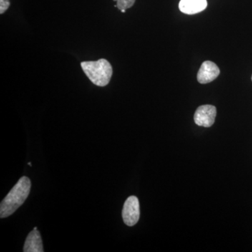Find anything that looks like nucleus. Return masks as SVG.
<instances>
[{
  "instance_id": "1",
  "label": "nucleus",
  "mask_w": 252,
  "mask_h": 252,
  "mask_svg": "<svg viewBox=\"0 0 252 252\" xmlns=\"http://www.w3.org/2000/svg\"><path fill=\"white\" fill-rule=\"evenodd\" d=\"M31 182L27 177L18 180L0 205V217L6 218L11 216L24 203L31 192Z\"/></svg>"
},
{
  "instance_id": "2",
  "label": "nucleus",
  "mask_w": 252,
  "mask_h": 252,
  "mask_svg": "<svg viewBox=\"0 0 252 252\" xmlns=\"http://www.w3.org/2000/svg\"><path fill=\"white\" fill-rule=\"evenodd\" d=\"M81 68L86 75L94 85L104 87L108 85L112 78V65L106 59L97 61H85L81 63Z\"/></svg>"
},
{
  "instance_id": "3",
  "label": "nucleus",
  "mask_w": 252,
  "mask_h": 252,
  "mask_svg": "<svg viewBox=\"0 0 252 252\" xmlns=\"http://www.w3.org/2000/svg\"><path fill=\"white\" fill-rule=\"evenodd\" d=\"M140 216V203L138 198L132 195L124 203L122 211L123 220L126 225L132 226L137 223Z\"/></svg>"
},
{
  "instance_id": "4",
  "label": "nucleus",
  "mask_w": 252,
  "mask_h": 252,
  "mask_svg": "<svg viewBox=\"0 0 252 252\" xmlns=\"http://www.w3.org/2000/svg\"><path fill=\"white\" fill-rule=\"evenodd\" d=\"M217 109L215 106L206 104L199 107L194 114V122L199 126L211 127L215 122Z\"/></svg>"
},
{
  "instance_id": "5",
  "label": "nucleus",
  "mask_w": 252,
  "mask_h": 252,
  "mask_svg": "<svg viewBox=\"0 0 252 252\" xmlns=\"http://www.w3.org/2000/svg\"><path fill=\"white\" fill-rule=\"evenodd\" d=\"M220 74V69L215 63L205 61L199 69L197 79L200 84H208L216 79Z\"/></svg>"
},
{
  "instance_id": "6",
  "label": "nucleus",
  "mask_w": 252,
  "mask_h": 252,
  "mask_svg": "<svg viewBox=\"0 0 252 252\" xmlns=\"http://www.w3.org/2000/svg\"><path fill=\"white\" fill-rule=\"evenodd\" d=\"M207 0H181L179 8L185 14H198L206 9Z\"/></svg>"
},
{
  "instance_id": "7",
  "label": "nucleus",
  "mask_w": 252,
  "mask_h": 252,
  "mask_svg": "<svg viewBox=\"0 0 252 252\" xmlns=\"http://www.w3.org/2000/svg\"><path fill=\"white\" fill-rule=\"evenodd\" d=\"M24 252H43L42 240L40 233L37 230H32L25 243Z\"/></svg>"
},
{
  "instance_id": "8",
  "label": "nucleus",
  "mask_w": 252,
  "mask_h": 252,
  "mask_svg": "<svg viewBox=\"0 0 252 252\" xmlns=\"http://www.w3.org/2000/svg\"><path fill=\"white\" fill-rule=\"evenodd\" d=\"M114 1H117V5H115V7H117L121 11L132 7L135 2V0H114Z\"/></svg>"
},
{
  "instance_id": "9",
  "label": "nucleus",
  "mask_w": 252,
  "mask_h": 252,
  "mask_svg": "<svg viewBox=\"0 0 252 252\" xmlns=\"http://www.w3.org/2000/svg\"><path fill=\"white\" fill-rule=\"evenodd\" d=\"M9 0H0V14H4L9 9Z\"/></svg>"
},
{
  "instance_id": "10",
  "label": "nucleus",
  "mask_w": 252,
  "mask_h": 252,
  "mask_svg": "<svg viewBox=\"0 0 252 252\" xmlns=\"http://www.w3.org/2000/svg\"><path fill=\"white\" fill-rule=\"evenodd\" d=\"M33 230H37V227H34V229Z\"/></svg>"
},
{
  "instance_id": "11",
  "label": "nucleus",
  "mask_w": 252,
  "mask_h": 252,
  "mask_svg": "<svg viewBox=\"0 0 252 252\" xmlns=\"http://www.w3.org/2000/svg\"><path fill=\"white\" fill-rule=\"evenodd\" d=\"M28 165H30V166H32L31 162H29V163H28Z\"/></svg>"
},
{
  "instance_id": "12",
  "label": "nucleus",
  "mask_w": 252,
  "mask_h": 252,
  "mask_svg": "<svg viewBox=\"0 0 252 252\" xmlns=\"http://www.w3.org/2000/svg\"></svg>"
}]
</instances>
